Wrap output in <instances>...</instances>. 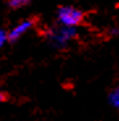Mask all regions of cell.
<instances>
[{"instance_id": "cell-8", "label": "cell", "mask_w": 119, "mask_h": 121, "mask_svg": "<svg viewBox=\"0 0 119 121\" xmlns=\"http://www.w3.org/2000/svg\"><path fill=\"white\" fill-rule=\"evenodd\" d=\"M26 1H29V0H26Z\"/></svg>"}, {"instance_id": "cell-2", "label": "cell", "mask_w": 119, "mask_h": 121, "mask_svg": "<svg viewBox=\"0 0 119 121\" xmlns=\"http://www.w3.org/2000/svg\"><path fill=\"white\" fill-rule=\"evenodd\" d=\"M82 20V12L75 7H62L58 11V21L63 26L76 27Z\"/></svg>"}, {"instance_id": "cell-5", "label": "cell", "mask_w": 119, "mask_h": 121, "mask_svg": "<svg viewBox=\"0 0 119 121\" xmlns=\"http://www.w3.org/2000/svg\"><path fill=\"white\" fill-rule=\"evenodd\" d=\"M25 3H28L26 0H9V5H11L12 8H20V7H22Z\"/></svg>"}, {"instance_id": "cell-3", "label": "cell", "mask_w": 119, "mask_h": 121, "mask_svg": "<svg viewBox=\"0 0 119 121\" xmlns=\"http://www.w3.org/2000/svg\"><path fill=\"white\" fill-rule=\"evenodd\" d=\"M33 25H34V21H33V20H25V21L19 22V24H17L16 26L12 27L11 31L8 33V39L12 40V42L20 39L25 33H28L30 29H32Z\"/></svg>"}, {"instance_id": "cell-4", "label": "cell", "mask_w": 119, "mask_h": 121, "mask_svg": "<svg viewBox=\"0 0 119 121\" xmlns=\"http://www.w3.org/2000/svg\"><path fill=\"white\" fill-rule=\"evenodd\" d=\"M110 103L115 108H118V109H119V87H118V89H115L110 94Z\"/></svg>"}, {"instance_id": "cell-1", "label": "cell", "mask_w": 119, "mask_h": 121, "mask_svg": "<svg viewBox=\"0 0 119 121\" xmlns=\"http://www.w3.org/2000/svg\"><path fill=\"white\" fill-rule=\"evenodd\" d=\"M77 35L76 27L72 26H59L52 27L47 31V39L56 48H63Z\"/></svg>"}, {"instance_id": "cell-7", "label": "cell", "mask_w": 119, "mask_h": 121, "mask_svg": "<svg viewBox=\"0 0 119 121\" xmlns=\"http://www.w3.org/2000/svg\"><path fill=\"white\" fill-rule=\"evenodd\" d=\"M4 99H5V95H4V92L0 90V102H3Z\"/></svg>"}, {"instance_id": "cell-6", "label": "cell", "mask_w": 119, "mask_h": 121, "mask_svg": "<svg viewBox=\"0 0 119 121\" xmlns=\"http://www.w3.org/2000/svg\"><path fill=\"white\" fill-rule=\"evenodd\" d=\"M7 40H8V34L3 29H0V47H3Z\"/></svg>"}]
</instances>
